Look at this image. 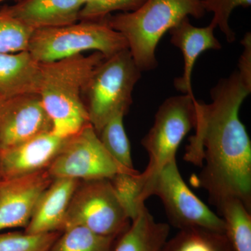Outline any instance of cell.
<instances>
[{"label": "cell", "instance_id": "6da1fadb", "mask_svg": "<svg viewBox=\"0 0 251 251\" xmlns=\"http://www.w3.org/2000/svg\"><path fill=\"white\" fill-rule=\"evenodd\" d=\"M251 92L235 72L211 89L210 103L196 100V133L188 140L184 159L202 168L190 182L204 189L216 209L237 198L251 211V142L239 118Z\"/></svg>", "mask_w": 251, "mask_h": 251}, {"label": "cell", "instance_id": "7a4b0ae2", "mask_svg": "<svg viewBox=\"0 0 251 251\" xmlns=\"http://www.w3.org/2000/svg\"><path fill=\"white\" fill-rule=\"evenodd\" d=\"M105 57L99 52L41 63L39 94L52 122V132L69 138L90 124L83 93Z\"/></svg>", "mask_w": 251, "mask_h": 251}, {"label": "cell", "instance_id": "3957f363", "mask_svg": "<svg viewBox=\"0 0 251 251\" xmlns=\"http://www.w3.org/2000/svg\"><path fill=\"white\" fill-rule=\"evenodd\" d=\"M205 13L202 0H146L135 11L109 15L105 20L125 37L135 64L143 72L158 66L156 47L166 32L185 18L199 19Z\"/></svg>", "mask_w": 251, "mask_h": 251}, {"label": "cell", "instance_id": "277c9868", "mask_svg": "<svg viewBox=\"0 0 251 251\" xmlns=\"http://www.w3.org/2000/svg\"><path fill=\"white\" fill-rule=\"evenodd\" d=\"M80 21L61 27L33 30L27 50L37 62L46 63L88 50L100 52L107 59L128 49L125 37L110 27L105 18Z\"/></svg>", "mask_w": 251, "mask_h": 251}, {"label": "cell", "instance_id": "5b68a950", "mask_svg": "<svg viewBox=\"0 0 251 251\" xmlns=\"http://www.w3.org/2000/svg\"><path fill=\"white\" fill-rule=\"evenodd\" d=\"M129 50L105 59L94 71L83 93L89 120L98 133L119 112L127 113L133 89L141 77Z\"/></svg>", "mask_w": 251, "mask_h": 251}, {"label": "cell", "instance_id": "8992f818", "mask_svg": "<svg viewBox=\"0 0 251 251\" xmlns=\"http://www.w3.org/2000/svg\"><path fill=\"white\" fill-rule=\"evenodd\" d=\"M151 196L161 199L170 224L179 230L200 228L225 234L224 220L188 187L180 174L176 158L144 183L138 204H145Z\"/></svg>", "mask_w": 251, "mask_h": 251}, {"label": "cell", "instance_id": "52a82bcc", "mask_svg": "<svg viewBox=\"0 0 251 251\" xmlns=\"http://www.w3.org/2000/svg\"><path fill=\"white\" fill-rule=\"evenodd\" d=\"M130 222L110 179L80 181L69 203L62 232L81 226L100 235L119 237Z\"/></svg>", "mask_w": 251, "mask_h": 251}, {"label": "cell", "instance_id": "ba28073f", "mask_svg": "<svg viewBox=\"0 0 251 251\" xmlns=\"http://www.w3.org/2000/svg\"><path fill=\"white\" fill-rule=\"evenodd\" d=\"M196 100L194 96L182 94L170 97L160 105L152 127L142 140L150 160L145 171L138 175L141 188L147 180L176 158L180 144L196 126Z\"/></svg>", "mask_w": 251, "mask_h": 251}, {"label": "cell", "instance_id": "9c48e42d", "mask_svg": "<svg viewBox=\"0 0 251 251\" xmlns=\"http://www.w3.org/2000/svg\"><path fill=\"white\" fill-rule=\"evenodd\" d=\"M47 171L52 179L79 181L111 179L119 173H126L110 156L90 123L67 138Z\"/></svg>", "mask_w": 251, "mask_h": 251}, {"label": "cell", "instance_id": "30bf717a", "mask_svg": "<svg viewBox=\"0 0 251 251\" xmlns=\"http://www.w3.org/2000/svg\"><path fill=\"white\" fill-rule=\"evenodd\" d=\"M52 128L39 94L0 96V150Z\"/></svg>", "mask_w": 251, "mask_h": 251}, {"label": "cell", "instance_id": "8fae6325", "mask_svg": "<svg viewBox=\"0 0 251 251\" xmlns=\"http://www.w3.org/2000/svg\"><path fill=\"white\" fill-rule=\"evenodd\" d=\"M52 180L47 170L16 179L0 180V231L25 229Z\"/></svg>", "mask_w": 251, "mask_h": 251}, {"label": "cell", "instance_id": "7c38bea8", "mask_svg": "<svg viewBox=\"0 0 251 251\" xmlns=\"http://www.w3.org/2000/svg\"><path fill=\"white\" fill-rule=\"evenodd\" d=\"M67 138L52 130L0 150V180H9L47 170Z\"/></svg>", "mask_w": 251, "mask_h": 251}, {"label": "cell", "instance_id": "4fadbf2b", "mask_svg": "<svg viewBox=\"0 0 251 251\" xmlns=\"http://www.w3.org/2000/svg\"><path fill=\"white\" fill-rule=\"evenodd\" d=\"M85 2L86 0H21L0 9L36 30L77 23Z\"/></svg>", "mask_w": 251, "mask_h": 251}, {"label": "cell", "instance_id": "5bb4252c", "mask_svg": "<svg viewBox=\"0 0 251 251\" xmlns=\"http://www.w3.org/2000/svg\"><path fill=\"white\" fill-rule=\"evenodd\" d=\"M216 25L211 22L206 27L193 25L189 18L183 19L169 31L171 41L182 52L184 57V73L175 80L176 90L183 94L194 96L192 87V74L195 63L202 52L208 50L221 49V43L214 35Z\"/></svg>", "mask_w": 251, "mask_h": 251}, {"label": "cell", "instance_id": "9a60e30c", "mask_svg": "<svg viewBox=\"0 0 251 251\" xmlns=\"http://www.w3.org/2000/svg\"><path fill=\"white\" fill-rule=\"evenodd\" d=\"M80 181L55 178L36 204L24 232L37 234L62 232L69 203Z\"/></svg>", "mask_w": 251, "mask_h": 251}, {"label": "cell", "instance_id": "2e32d148", "mask_svg": "<svg viewBox=\"0 0 251 251\" xmlns=\"http://www.w3.org/2000/svg\"><path fill=\"white\" fill-rule=\"evenodd\" d=\"M41 63L27 50L0 53V96L39 94Z\"/></svg>", "mask_w": 251, "mask_h": 251}, {"label": "cell", "instance_id": "e0dca14e", "mask_svg": "<svg viewBox=\"0 0 251 251\" xmlns=\"http://www.w3.org/2000/svg\"><path fill=\"white\" fill-rule=\"evenodd\" d=\"M170 230V225L157 222L144 204L128 228L117 237L112 251H161Z\"/></svg>", "mask_w": 251, "mask_h": 251}, {"label": "cell", "instance_id": "ac0fdd59", "mask_svg": "<svg viewBox=\"0 0 251 251\" xmlns=\"http://www.w3.org/2000/svg\"><path fill=\"white\" fill-rule=\"evenodd\" d=\"M225 224V235L234 251H251V211L240 200L232 198L217 208Z\"/></svg>", "mask_w": 251, "mask_h": 251}, {"label": "cell", "instance_id": "d6986e66", "mask_svg": "<svg viewBox=\"0 0 251 251\" xmlns=\"http://www.w3.org/2000/svg\"><path fill=\"white\" fill-rule=\"evenodd\" d=\"M125 116L123 112L115 114L98 135L103 146L122 171L127 174H138L139 172L133 167L130 144L124 126Z\"/></svg>", "mask_w": 251, "mask_h": 251}, {"label": "cell", "instance_id": "ffe728a7", "mask_svg": "<svg viewBox=\"0 0 251 251\" xmlns=\"http://www.w3.org/2000/svg\"><path fill=\"white\" fill-rule=\"evenodd\" d=\"M161 251H234L225 234L206 229H181L168 239Z\"/></svg>", "mask_w": 251, "mask_h": 251}, {"label": "cell", "instance_id": "44dd1931", "mask_svg": "<svg viewBox=\"0 0 251 251\" xmlns=\"http://www.w3.org/2000/svg\"><path fill=\"white\" fill-rule=\"evenodd\" d=\"M117 237L100 235L86 227L74 226L62 231L49 251H112Z\"/></svg>", "mask_w": 251, "mask_h": 251}, {"label": "cell", "instance_id": "7402d4cb", "mask_svg": "<svg viewBox=\"0 0 251 251\" xmlns=\"http://www.w3.org/2000/svg\"><path fill=\"white\" fill-rule=\"evenodd\" d=\"M61 232L31 234L10 232L0 234V251H49Z\"/></svg>", "mask_w": 251, "mask_h": 251}, {"label": "cell", "instance_id": "603a6c76", "mask_svg": "<svg viewBox=\"0 0 251 251\" xmlns=\"http://www.w3.org/2000/svg\"><path fill=\"white\" fill-rule=\"evenodd\" d=\"M32 31L0 9V53L27 50Z\"/></svg>", "mask_w": 251, "mask_h": 251}, {"label": "cell", "instance_id": "cb8c5ba5", "mask_svg": "<svg viewBox=\"0 0 251 251\" xmlns=\"http://www.w3.org/2000/svg\"><path fill=\"white\" fill-rule=\"evenodd\" d=\"M202 4L205 12L214 14L211 22L219 27L227 41L229 43L234 42L236 35L229 26V18L236 8L251 6V0H202Z\"/></svg>", "mask_w": 251, "mask_h": 251}, {"label": "cell", "instance_id": "d4e9b609", "mask_svg": "<svg viewBox=\"0 0 251 251\" xmlns=\"http://www.w3.org/2000/svg\"><path fill=\"white\" fill-rule=\"evenodd\" d=\"M146 0H87L80 11V21L104 19L114 11L130 12Z\"/></svg>", "mask_w": 251, "mask_h": 251}, {"label": "cell", "instance_id": "484cf974", "mask_svg": "<svg viewBox=\"0 0 251 251\" xmlns=\"http://www.w3.org/2000/svg\"><path fill=\"white\" fill-rule=\"evenodd\" d=\"M241 44L244 47L238 62V74L243 83L251 91V34L247 32Z\"/></svg>", "mask_w": 251, "mask_h": 251}, {"label": "cell", "instance_id": "4316f807", "mask_svg": "<svg viewBox=\"0 0 251 251\" xmlns=\"http://www.w3.org/2000/svg\"><path fill=\"white\" fill-rule=\"evenodd\" d=\"M5 1V0H0V3L2 2V1Z\"/></svg>", "mask_w": 251, "mask_h": 251}, {"label": "cell", "instance_id": "83f0119b", "mask_svg": "<svg viewBox=\"0 0 251 251\" xmlns=\"http://www.w3.org/2000/svg\"><path fill=\"white\" fill-rule=\"evenodd\" d=\"M87 1V0H86V1ZM85 3H86V2H85Z\"/></svg>", "mask_w": 251, "mask_h": 251}]
</instances>
